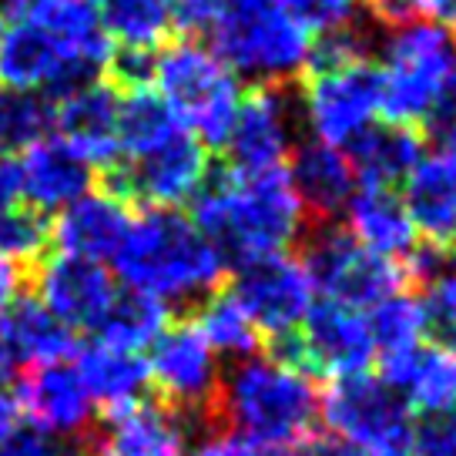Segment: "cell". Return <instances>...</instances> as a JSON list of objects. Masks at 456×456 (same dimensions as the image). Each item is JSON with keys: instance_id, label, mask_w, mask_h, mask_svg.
Returning <instances> with one entry per match:
<instances>
[{"instance_id": "cell-8", "label": "cell", "mask_w": 456, "mask_h": 456, "mask_svg": "<svg viewBox=\"0 0 456 456\" xmlns=\"http://www.w3.org/2000/svg\"><path fill=\"white\" fill-rule=\"evenodd\" d=\"M208 182L205 144L188 128L155 144L151 151L118 158L104 168V188L121 201H142L148 208H178L199 195Z\"/></svg>"}, {"instance_id": "cell-43", "label": "cell", "mask_w": 456, "mask_h": 456, "mask_svg": "<svg viewBox=\"0 0 456 456\" xmlns=\"http://www.w3.org/2000/svg\"><path fill=\"white\" fill-rule=\"evenodd\" d=\"M222 0H171V14H175V28L201 30L208 28L212 14L218 11Z\"/></svg>"}, {"instance_id": "cell-14", "label": "cell", "mask_w": 456, "mask_h": 456, "mask_svg": "<svg viewBox=\"0 0 456 456\" xmlns=\"http://www.w3.org/2000/svg\"><path fill=\"white\" fill-rule=\"evenodd\" d=\"M289 356L299 359L313 376L322 372V376L342 379V376L366 372L376 356L366 313L329 299L313 302V309L296 332V349Z\"/></svg>"}, {"instance_id": "cell-27", "label": "cell", "mask_w": 456, "mask_h": 456, "mask_svg": "<svg viewBox=\"0 0 456 456\" xmlns=\"http://www.w3.org/2000/svg\"><path fill=\"white\" fill-rule=\"evenodd\" d=\"M64 61L74 57L61 54V47L28 17H17L14 24H4L0 30V85H7L11 91L47 94Z\"/></svg>"}, {"instance_id": "cell-19", "label": "cell", "mask_w": 456, "mask_h": 456, "mask_svg": "<svg viewBox=\"0 0 456 456\" xmlns=\"http://www.w3.org/2000/svg\"><path fill=\"white\" fill-rule=\"evenodd\" d=\"M403 208L416 235L429 245L456 248V151H423L403 178Z\"/></svg>"}, {"instance_id": "cell-51", "label": "cell", "mask_w": 456, "mask_h": 456, "mask_svg": "<svg viewBox=\"0 0 456 456\" xmlns=\"http://www.w3.org/2000/svg\"><path fill=\"white\" fill-rule=\"evenodd\" d=\"M0 30H4V14H0Z\"/></svg>"}, {"instance_id": "cell-20", "label": "cell", "mask_w": 456, "mask_h": 456, "mask_svg": "<svg viewBox=\"0 0 456 456\" xmlns=\"http://www.w3.org/2000/svg\"><path fill=\"white\" fill-rule=\"evenodd\" d=\"M94 188V165L87 161L74 144L61 134L41 138L24 148L20 161V195H28V205L44 215L68 208L71 201L87 195Z\"/></svg>"}, {"instance_id": "cell-46", "label": "cell", "mask_w": 456, "mask_h": 456, "mask_svg": "<svg viewBox=\"0 0 456 456\" xmlns=\"http://www.w3.org/2000/svg\"><path fill=\"white\" fill-rule=\"evenodd\" d=\"M24 282H28V272L14 265V262H7V258H0V315L7 313V305L20 296Z\"/></svg>"}, {"instance_id": "cell-2", "label": "cell", "mask_w": 456, "mask_h": 456, "mask_svg": "<svg viewBox=\"0 0 456 456\" xmlns=\"http://www.w3.org/2000/svg\"><path fill=\"white\" fill-rule=\"evenodd\" d=\"M195 225L218 248L225 265H248L282 256L302 235L305 212L289 185L285 168L262 175H232L195 195Z\"/></svg>"}, {"instance_id": "cell-29", "label": "cell", "mask_w": 456, "mask_h": 456, "mask_svg": "<svg viewBox=\"0 0 456 456\" xmlns=\"http://www.w3.org/2000/svg\"><path fill=\"white\" fill-rule=\"evenodd\" d=\"M423 155V142L406 125H372L366 134L346 148V158L356 171L359 185H396Z\"/></svg>"}, {"instance_id": "cell-32", "label": "cell", "mask_w": 456, "mask_h": 456, "mask_svg": "<svg viewBox=\"0 0 456 456\" xmlns=\"http://www.w3.org/2000/svg\"><path fill=\"white\" fill-rule=\"evenodd\" d=\"M165 326H168V305L128 289V292H114L111 305L104 309L94 332L104 346L142 353L144 346H151L165 332Z\"/></svg>"}, {"instance_id": "cell-50", "label": "cell", "mask_w": 456, "mask_h": 456, "mask_svg": "<svg viewBox=\"0 0 456 456\" xmlns=\"http://www.w3.org/2000/svg\"><path fill=\"white\" fill-rule=\"evenodd\" d=\"M446 142H450V148H453V151H456V128L450 131V134H446Z\"/></svg>"}, {"instance_id": "cell-17", "label": "cell", "mask_w": 456, "mask_h": 456, "mask_svg": "<svg viewBox=\"0 0 456 456\" xmlns=\"http://www.w3.org/2000/svg\"><path fill=\"white\" fill-rule=\"evenodd\" d=\"M17 410L28 413L30 427L71 440V436L91 433L94 403L71 366L41 362L17 372Z\"/></svg>"}, {"instance_id": "cell-44", "label": "cell", "mask_w": 456, "mask_h": 456, "mask_svg": "<svg viewBox=\"0 0 456 456\" xmlns=\"http://www.w3.org/2000/svg\"><path fill=\"white\" fill-rule=\"evenodd\" d=\"M427 121L433 125V131H436L440 138H446V134L456 128V74L443 85L440 98H436Z\"/></svg>"}, {"instance_id": "cell-35", "label": "cell", "mask_w": 456, "mask_h": 456, "mask_svg": "<svg viewBox=\"0 0 456 456\" xmlns=\"http://www.w3.org/2000/svg\"><path fill=\"white\" fill-rule=\"evenodd\" d=\"M195 329L201 332V339L212 346L215 356L228 359H248L258 353V329L248 322V315L242 313V305L232 299L228 292H212L201 302L199 315H195Z\"/></svg>"}, {"instance_id": "cell-30", "label": "cell", "mask_w": 456, "mask_h": 456, "mask_svg": "<svg viewBox=\"0 0 456 456\" xmlns=\"http://www.w3.org/2000/svg\"><path fill=\"white\" fill-rule=\"evenodd\" d=\"M406 265L423 289L419 309L427 319V332H433L436 342L456 349V248L429 242L416 245Z\"/></svg>"}, {"instance_id": "cell-37", "label": "cell", "mask_w": 456, "mask_h": 456, "mask_svg": "<svg viewBox=\"0 0 456 456\" xmlns=\"http://www.w3.org/2000/svg\"><path fill=\"white\" fill-rule=\"evenodd\" d=\"M51 215L37 212L30 205H14L0 215V258L14 265H34L51 248Z\"/></svg>"}, {"instance_id": "cell-47", "label": "cell", "mask_w": 456, "mask_h": 456, "mask_svg": "<svg viewBox=\"0 0 456 456\" xmlns=\"http://www.w3.org/2000/svg\"><path fill=\"white\" fill-rule=\"evenodd\" d=\"M296 453L299 456H362V453H356L349 443L336 440V436H329V433L326 436H309Z\"/></svg>"}, {"instance_id": "cell-38", "label": "cell", "mask_w": 456, "mask_h": 456, "mask_svg": "<svg viewBox=\"0 0 456 456\" xmlns=\"http://www.w3.org/2000/svg\"><path fill=\"white\" fill-rule=\"evenodd\" d=\"M413 456H456V406L419 413L410 427Z\"/></svg>"}, {"instance_id": "cell-9", "label": "cell", "mask_w": 456, "mask_h": 456, "mask_svg": "<svg viewBox=\"0 0 456 456\" xmlns=\"http://www.w3.org/2000/svg\"><path fill=\"white\" fill-rule=\"evenodd\" d=\"M379 114V71L370 61L313 68L302 91V121L315 142L346 151L376 125Z\"/></svg>"}, {"instance_id": "cell-39", "label": "cell", "mask_w": 456, "mask_h": 456, "mask_svg": "<svg viewBox=\"0 0 456 456\" xmlns=\"http://www.w3.org/2000/svg\"><path fill=\"white\" fill-rule=\"evenodd\" d=\"M282 4L309 34L313 30L329 34V30L356 20L359 11V0H282Z\"/></svg>"}, {"instance_id": "cell-11", "label": "cell", "mask_w": 456, "mask_h": 456, "mask_svg": "<svg viewBox=\"0 0 456 456\" xmlns=\"http://www.w3.org/2000/svg\"><path fill=\"white\" fill-rule=\"evenodd\" d=\"M148 383L158 389V399L178 416H185L188 423L212 419L222 366L195 322H168L165 332L151 342Z\"/></svg>"}, {"instance_id": "cell-25", "label": "cell", "mask_w": 456, "mask_h": 456, "mask_svg": "<svg viewBox=\"0 0 456 456\" xmlns=\"http://www.w3.org/2000/svg\"><path fill=\"white\" fill-rule=\"evenodd\" d=\"M383 379L410 410H450L456 406V349L443 342H419L416 349L383 362Z\"/></svg>"}, {"instance_id": "cell-40", "label": "cell", "mask_w": 456, "mask_h": 456, "mask_svg": "<svg viewBox=\"0 0 456 456\" xmlns=\"http://www.w3.org/2000/svg\"><path fill=\"white\" fill-rule=\"evenodd\" d=\"M370 7L386 28L413 20V17H427L443 28L456 24V0H370Z\"/></svg>"}, {"instance_id": "cell-41", "label": "cell", "mask_w": 456, "mask_h": 456, "mask_svg": "<svg viewBox=\"0 0 456 456\" xmlns=\"http://www.w3.org/2000/svg\"><path fill=\"white\" fill-rule=\"evenodd\" d=\"M0 456H85V450L77 443L54 436V433H44L37 427H17L7 443L0 446Z\"/></svg>"}, {"instance_id": "cell-6", "label": "cell", "mask_w": 456, "mask_h": 456, "mask_svg": "<svg viewBox=\"0 0 456 456\" xmlns=\"http://www.w3.org/2000/svg\"><path fill=\"white\" fill-rule=\"evenodd\" d=\"M151 81L161 101L201 144L222 148L242 104V85L208 47L195 41L161 44L151 64Z\"/></svg>"}, {"instance_id": "cell-4", "label": "cell", "mask_w": 456, "mask_h": 456, "mask_svg": "<svg viewBox=\"0 0 456 456\" xmlns=\"http://www.w3.org/2000/svg\"><path fill=\"white\" fill-rule=\"evenodd\" d=\"M212 51L235 77L285 87L313 64V34L282 0H222L208 20Z\"/></svg>"}, {"instance_id": "cell-1", "label": "cell", "mask_w": 456, "mask_h": 456, "mask_svg": "<svg viewBox=\"0 0 456 456\" xmlns=\"http://www.w3.org/2000/svg\"><path fill=\"white\" fill-rule=\"evenodd\" d=\"M322 389L315 376L289 353L239 359L222 376L212 419L269 453L299 450L315 436Z\"/></svg>"}, {"instance_id": "cell-5", "label": "cell", "mask_w": 456, "mask_h": 456, "mask_svg": "<svg viewBox=\"0 0 456 456\" xmlns=\"http://www.w3.org/2000/svg\"><path fill=\"white\" fill-rule=\"evenodd\" d=\"M379 104L393 125L427 121L443 85L456 74V34L427 17L393 24L379 61Z\"/></svg>"}, {"instance_id": "cell-3", "label": "cell", "mask_w": 456, "mask_h": 456, "mask_svg": "<svg viewBox=\"0 0 456 456\" xmlns=\"http://www.w3.org/2000/svg\"><path fill=\"white\" fill-rule=\"evenodd\" d=\"M111 262L131 292L151 296L165 305L205 302L228 269L218 248L178 208H144L134 215Z\"/></svg>"}, {"instance_id": "cell-16", "label": "cell", "mask_w": 456, "mask_h": 456, "mask_svg": "<svg viewBox=\"0 0 456 456\" xmlns=\"http://www.w3.org/2000/svg\"><path fill=\"white\" fill-rule=\"evenodd\" d=\"M188 419L161 399H134L108 410L101 429L87 433L91 456H185Z\"/></svg>"}, {"instance_id": "cell-48", "label": "cell", "mask_w": 456, "mask_h": 456, "mask_svg": "<svg viewBox=\"0 0 456 456\" xmlns=\"http://www.w3.org/2000/svg\"><path fill=\"white\" fill-rule=\"evenodd\" d=\"M17 416H20V410H17V399H11L7 393H0V446L7 443V436L17 429Z\"/></svg>"}, {"instance_id": "cell-33", "label": "cell", "mask_w": 456, "mask_h": 456, "mask_svg": "<svg viewBox=\"0 0 456 456\" xmlns=\"http://www.w3.org/2000/svg\"><path fill=\"white\" fill-rule=\"evenodd\" d=\"M185 125L175 118L168 104L161 101L158 91L151 87H134L121 94V108H118V144H121V158L142 155L151 151L155 144L171 138L175 131Z\"/></svg>"}, {"instance_id": "cell-23", "label": "cell", "mask_w": 456, "mask_h": 456, "mask_svg": "<svg viewBox=\"0 0 456 456\" xmlns=\"http://www.w3.org/2000/svg\"><path fill=\"white\" fill-rule=\"evenodd\" d=\"M289 158H292V165L285 168V175H289V185L296 191L302 212L315 215V218L339 215L359 185L346 151L313 138V142L292 148Z\"/></svg>"}, {"instance_id": "cell-42", "label": "cell", "mask_w": 456, "mask_h": 456, "mask_svg": "<svg viewBox=\"0 0 456 456\" xmlns=\"http://www.w3.org/2000/svg\"><path fill=\"white\" fill-rule=\"evenodd\" d=\"M191 456H272L269 450H262L256 443H248L245 436L239 433H212V436H205V440L195 446V453Z\"/></svg>"}, {"instance_id": "cell-28", "label": "cell", "mask_w": 456, "mask_h": 456, "mask_svg": "<svg viewBox=\"0 0 456 456\" xmlns=\"http://www.w3.org/2000/svg\"><path fill=\"white\" fill-rule=\"evenodd\" d=\"M74 372L81 376L91 403H101L104 413L142 399V393L148 389V362L138 353L114 349L104 342L77 349V370Z\"/></svg>"}, {"instance_id": "cell-22", "label": "cell", "mask_w": 456, "mask_h": 456, "mask_svg": "<svg viewBox=\"0 0 456 456\" xmlns=\"http://www.w3.org/2000/svg\"><path fill=\"white\" fill-rule=\"evenodd\" d=\"M128 201L111 195L108 188L87 191L68 208H61V218L51 228V245H57V252H64V256L104 262L118 252V245L128 232Z\"/></svg>"}, {"instance_id": "cell-18", "label": "cell", "mask_w": 456, "mask_h": 456, "mask_svg": "<svg viewBox=\"0 0 456 456\" xmlns=\"http://www.w3.org/2000/svg\"><path fill=\"white\" fill-rule=\"evenodd\" d=\"M77 336L57 315L44 309L37 296H17L0 315V383L41 362H64L77 356Z\"/></svg>"}, {"instance_id": "cell-7", "label": "cell", "mask_w": 456, "mask_h": 456, "mask_svg": "<svg viewBox=\"0 0 456 456\" xmlns=\"http://www.w3.org/2000/svg\"><path fill=\"white\" fill-rule=\"evenodd\" d=\"M319 419L329 436L362 456H410L413 413L383 376L356 372L332 379L319 403Z\"/></svg>"}, {"instance_id": "cell-24", "label": "cell", "mask_w": 456, "mask_h": 456, "mask_svg": "<svg viewBox=\"0 0 456 456\" xmlns=\"http://www.w3.org/2000/svg\"><path fill=\"white\" fill-rule=\"evenodd\" d=\"M346 232L356 239L362 248L376 256L389 258H410L416 245V228L410 215L403 208V199L389 185H356L353 199L346 201Z\"/></svg>"}, {"instance_id": "cell-15", "label": "cell", "mask_w": 456, "mask_h": 456, "mask_svg": "<svg viewBox=\"0 0 456 456\" xmlns=\"http://www.w3.org/2000/svg\"><path fill=\"white\" fill-rule=\"evenodd\" d=\"M28 282L34 285L30 296L68 329H94L114 299V282L101 262L64 252L34 262Z\"/></svg>"}, {"instance_id": "cell-13", "label": "cell", "mask_w": 456, "mask_h": 456, "mask_svg": "<svg viewBox=\"0 0 456 456\" xmlns=\"http://www.w3.org/2000/svg\"><path fill=\"white\" fill-rule=\"evenodd\" d=\"M299 111L285 87H256L242 94V104L232 118L222 151L232 175H262L285 168V158L296 148Z\"/></svg>"}, {"instance_id": "cell-49", "label": "cell", "mask_w": 456, "mask_h": 456, "mask_svg": "<svg viewBox=\"0 0 456 456\" xmlns=\"http://www.w3.org/2000/svg\"><path fill=\"white\" fill-rule=\"evenodd\" d=\"M30 0H0V14H20L24 7H28Z\"/></svg>"}, {"instance_id": "cell-31", "label": "cell", "mask_w": 456, "mask_h": 456, "mask_svg": "<svg viewBox=\"0 0 456 456\" xmlns=\"http://www.w3.org/2000/svg\"><path fill=\"white\" fill-rule=\"evenodd\" d=\"M104 34L118 47L158 51L175 30L171 0H91Z\"/></svg>"}, {"instance_id": "cell-21", "label": "cell", "mask_w": 456, "mask_h": 456, "mask_svg": "<svg viewBox=\"0 0 456 456\" xmlns=\"http://www.w3.org/2000/svg\"><path fill=\"white\" fill-rule=\"evenodd\" d=\"M118 108H121V91L108 77H101L94 85L54 101V125L61 128L64 142L74 144L94 168L104 171L121 158Z\"/></svg>"}, {"instance_id": "cell-45", "label": "cell", "mask_w": 456, "mask_h": 456, "mask_svg": "<svg viewBox=\"0 0 456 456\" xmlns=\"http://www.w3.org/2000/svg\"><path fill=\"white\" fill-rule=\"evenodd\" d=\"M17 199H20V165L0 151V215L14 208Z\"/></svg>"}, {"instance_id": "cell-12", "label": "cell", "mask_w": 456, "mask_h": 456, "mask_svg": "<svg viewBox=\"0 0 456 456\" xmlns=\"http://www.w3.org/2000/svg\"><path fill=\"white\" fill-rule=\"evenodd\" d=\"M228 296L242 305V313L258 329V336L289 342L296 339L302 319L313 309L315 285L302 258L282 252V256L242 265Z\"/></svg>"}, {"instance_id": "cell-26", "label": "cell", "mask_w": 456, "mask_h": 456, "mask_svg": "<svg viewBox=\"0 0 456 456\" xmlns=\"http://www.w3.org/2000/svg\"><path fill=\"white\" fill-rule=\"evenodd\" d=\"M17 17H28L30 24H37L61 47L64 57L108 71L114 44L101 28L91 0H30Z\"/></svg>"}, {"instance_id": "cell-34", "label": "cell", "mask_w": 456, "mask_h": 456, "mask_svg": "<svg viewBox=\"0 0 456 456\" xmlns=\"http://www.w3.org/2000/svg\"><path fill=\"white\" fill-rule=\"evenodd\" d=\"M366 322H370L372 346L383 356V362L410 353L419 342H427V319H423L419 299L403 292V289L386 296L383 302H376L366 313Z\"/></svg>"}, {"instance_id": "cell-36", "label": "cell", "mask_w": 456, "mask_h": 456, "mask_svg": "<svg viewBox=\"0 0 456 456\" xmlns=\"http://www.w3.org/2000/svg\"><path fill=\"white\" fill-rule=\"evenodd\" d=\"M54 128V101L41 91H0V151H24Z\"/></svg>"}, {"instance_id": "cell-10", "label": "cell", "mask_w": 456, "mask_h": 456, "mask_svg": "<svg viewBox=\"0 0 456 456\" xmlns=\"http://www.w3.org/2000/svg\"><path fill=\"white\" fill-rule=\"evenodd\" d=\"M302 265L309 272L315 292L359 313H370L376 302L403 289L399 262L362 248L346 228H315Z\"/></svg>"}]
</instances>
